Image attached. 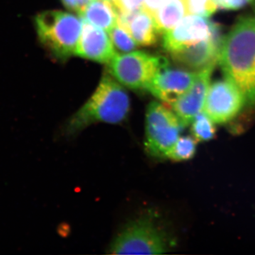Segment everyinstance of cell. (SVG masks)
Segmentation results:
<instances>
[{
  "mask_svg": "<svg viewBox=\"0 0 255 255\" xmlns=\"http://www.w3.org/2000/svg\"><path fill=\"white\" fill-rule=\"evenodd\" d=\"M217 24L211 22L206 17L188 14L169 31L163 33L162 46L171 53L212 38Z\"/></svg>",
  "mask_w": 255,
  "mask_h": 255,
  "instance_id": "ba28073f",
  "label": "cell"
},
{
  "mask_svg": "<svg viewBox=\"0 0 255 255\" xmlns=\"http://www.w3.org/2000/svg\"><path fill=\"white\" fill-rule=\"evenodd\" d=\"M221 28L215 30L212 38L169 53L172 59L179 65L195 72L214 68L219 61L223 43Z\"/></svg>",
  "mask_w": 255,
  "mask_h": 255,
  "instance_id": "30bf717a",
  "label": "cell"
},
{
  "mask_svg": "<svg viewBox=\"0 0 255 255\" xmlns=\"http://www.w3.org/2000/svg\"><path fill=\"white\" fill-rule=\"evenodd\" d=\"M219 61L226 78L255 105V14L240 18L223 40Z\"/></svg>",
  "mask_w": 255,
  "mask_h": 255,
  "instance_id": "6da1fadb",
  "label": "cell"
},
{
  "mask_svg": "<svg viewBox=\"0 0 255 255\" xmlns=\"http://www.w3.org/2000/svg\"><path fill=\"white\" fill-rule=\"evenodd\" d=\"M169 65L160 55L144 51L117 53L109 63V72L124 86L133 90H146L161 69Z\"/></svg>",
  "mask_w": 255,
  "mask_h": 255,
  "instance_id": "277c9868",
  "label": "cell"
},
{
  "mask_svg": "<svg viewBox=\"0 0 255 255\" xmlns=\"http://www.w3.org/2000/svg\"><path fill=\"white\" fill-rule=\"evenodd\" d=\"M166 0H145V9L155 15L157 10L162 6Z\"/></svg>",
  "mask_w": 255,
  "mask_h": 255,
  "instance_id": "603a6c76",
  "label": "cell"
},
{
  "mask_svg": "<svg viewBox=\"0 0 255 255\" xmlns=\"http://www.w3.org/2000/svg\"><path fill=\"white\" fill-rule=\"evenodd\" d=\"M198 72L164 67L147 87V91L169 106L173 105L191 88Z\"/></svg>",
  "mask_w": 255,
  "mask_h": 255,
  "instance_id": "9c48e42d",
  "label": "cell"
},
{
  "mask_svg": "<svg viewBox=\"0 0 255 255\" xmlns=\"http://www.w3.org/2000/svg\"><path fill=\"white\" fill-rule=\"evenodd\" d=\"M118 25L124 28L139 46H149L158 41L159 29L154 15L143 9L130 13L119 12Z\"/></svg>",
  "mask_w": 255,
  "mask_h": 255,
  "instance_id": "4fadbf2b",
  "label": "cell"
},
{
  "mask_svg": "<svg viewBox=\"0 0 255 255\" xmlns=\"http://www.w3.org/2000/svg\"><path fill=\"white\" fill-rule=\"evenodd\" d=\"M213 70L214 68H209L198 72L191 88L171 106L183 127L192 123L196 116L202 112Z\"/></svg>",
  "mask_w": 255,
  "mask_h": 255,
  "instance_id": "7c38bea8",
  "label": "cell"
},
{
  "mask_svg": "<svg viewBox=\"0 0 255 255\" xmlns=\"http://www.w3.org/2000/svg\"><path fill=\"white\" fill-rule=\"evenodd\" d=\"M188 14L187 0H166L156 11V22L163 35Z\"/></svg>",
  "mask_w": 255,
  "mask_h": 255,
  "instance_id": "9a60e30c",
  "label": "cell"
},
{
  "mask_svg": "<svg viewBox=\"0 0 255 255\" xmlns=\"http://www.w3.org/2000/svg\"><path fill=\"white\" fill-rule=\"evenodd\" d=\"M38 39L50 55L65 62L75 55L82 29V19L71 13L51 10L35 16Z\"/></svg>",
  "mask_w": 255,
  "mask_h": 255,
  "instance_id": "3957f363",
  "label": "cell"
},
{
  "mask_svg": "<svg viewBox=\"0 0 255 255\" xmlns=\"http://www.w3.org/2000/svg\"><path fill=\"white\" fill-rule=\"evenodd\" d=\"M109 33L114 46L121 51H132L139 46L132 37L118 24L112 28Z\"/></svg>",
  "mask_w": 255,
  "mask_h": 255,
  "instance_id": "ac0fdd59",
  "label": "cell"
},
{
  "mask_svg": "<svg viewBox=\"0 0 255 255\" xmlns=\"http://www.w3.org/2000/svg\"><path fill=\"white\" fill-rule=\"evenodd\" d=\"M214 122L204 112L196 116L191 123V131L198 141H209L216 135Z\"/></svg>",
  "mask_w": 255,
  "mask_h": 255,
  "instance_id": "e0dca14e",
  "label": "cell"
},
{
  "mask_svg": "<svg viewBox=\"0 0 255 255\" xmlns=\"http://www.w3.org/2000/svg\"><path fill=\"white\" fill-rule=\"evenodd\" d=\"M219 9L235 11L241 9L246 5L253 2V0H215Z\"/></svg>",
  "mask_w": 255,
  "mask_h": 255,
  "instance_id": "44dd1931",
  "label": "cell"
},
{
  "mask_svg": "<svg viewBox=\"0 0 255 255\" xmlns=\"http://www.w3.org/2000/svg\"><path fill=\"white\" fill-rule=\"evenodd\" d=\"M246 103L239 89L226 78L209 86L202 112L214 123L225 124L237 117Z\"/></svg>",
  "mask_w": 255,
  "mask_h": 255,
  "instance_id": "52a82bcc",
  "label": "cell"
},
{
  "mask_svg": "<svg viewBox=\"0 0 255 255\" xmlns=\"http://www.w3.org/2000/svg\"><path fill=\"white\" fill-rule=\"evenodd\" d=\"M196 150V139L191 136H179L167 153L166 159L179 162L193 158Z\"/></svg>",
  "mask_w": 255,
  "mask_h": 255,
  "instance_id": "2e32d148",
  "label": "cell"
},
{
  "mask_svg": "<svg viewBox=\"0 0 255 255\" xmlns=\"http://www.w3.org/2000/svg\"><path fill=\"white\" fill-rule=\"evenodd\" d=\"M169 250L168 240L152 220L130 223L116 237L110 248L112 255H162Z\"/></svg>",
  "mask_w": 255,
  "mask_h": 255,
  "instance_id": "5b68a950",
  "label": "cell"
},
{
  "mask_svg": "<svg viewBox=\"0 0 255 255\" xmlns=\"http://www.w3.org/2000/svg\"><path fill=\"white\" fill-rule=\"evenodd\" d=\"M184 128L172 110L163 103L152 102L145 116V148L149 155L165 158Z\"/></svg>",
  "mask_w": 255,
  "mask_h": 255,
  "instance_id": "8992f818",
  "label": "cell"
},
{
  "mask_svg": "<svg viewBox=\"0 0 255 255\" xmlns=\"http://www.w3.org/2000/svg\"><path fill=\"white\" fill-rule=\"evenodd\" d=\"M82 19V29L75 55L100 63H110L117 54L107 31Z\"/></svg>",
  "mask_w": 255,
  "mask_h": 255,
  "instance_id": "8fae6325",
  "label": "cell"
},
{
  "mask_svg": "<svg viewBox=\"0 0 255 255\" xmlns=\"http://www.w3.org/2000/svg\"><path fill=\"white\" fill-rule=\"evenodd\" d=\"M92 0H61L64 6L70 11L81 16Z\"/></svg>",
  "mask_w": 255,
  "mask_h": 255,
  "instance_id": "7402d4cb",
  "label": "cell"
},
{
  "mask_svg": "<svg viewBox=\"0 0 255 255\" xmlns=\"http://www.w3.org/2000/svg\"><path fill=\"white\" fill-rule=\"evenodd\" d=\"M111 1H112V0H111Z\"/></svg>",
  "mask_w": 255,
  "mask_h": 255,
  "instance_id": "d4e9b609",
  "label": "cell"
},
{
  "mask_svg": "<svg viewBox=\"0 0 255 255\" xmlns=\"http://www.w3.org/2000/svg\"><path fill=\"white\" fill-rule=\"evenodd\" d=\"M119 11L111 0H92L80 17L109 32L118 24Z\"/></svg>",
  "mask_w": 255,
  "mask_h": 255,
  "instance_id": "5bb4252c",
  "label": "cell"
},
{
  "mask_svg": "<svg viewBox=\"0 0 255 255\" xmlns=\"http://www.w3.org/2000/svg\"><path fill=\"white\" fill-rule=\"evenodd\" d=\"M129 110L127 92L110 74L105 73L93 95L70 118L66 131L73 135L94 124L121 123Z\"/></svg>",
  "mask_w": 255,
  "mask_h": 255,
  "instance_id": "7a4b0ae2",
  "label": "cell"
},
{
  "mask_svg": "<svg viewBox=\"0 0 255 255\" xmlns=\"http://www.w3.org/2000/svg\"><path fill=\"white\" fill-rule=\"evenodd\" d=\"M253 1H255V0H253Z\"/></svg>",
  "mask_w": 255,
  "mask_h": 255,
  "instance_id": "cb8c5ba5",
  "label": "cell"
},
{
  "mask_svg": "<svg viewBox=\"0 0 255 255\" xmlns=\"http://www.w3.org/2000/svg\"><path fill=\"white\" fill-rule=\"evenodd\" d=\"M188 14L209 17L219 7L215 0H187Z\"/></svg>",
  "mask_w": 255,
  "mask_h": 255,
  "instance_id": "d6986e66",
  "label": "cell"
},
{
  "mask_svg": "<svg viewBox=\"0 0 255 255\" xmlns=\"http://www.w3.org/2000/svg\"><path fill=\"white\" fill-rule=\"evenodd\" d=\"M119 12L130 13L145 7V0H112Z\"/></svg>",
  "mask_w": 255,
  "mask_h": 255,
  "instance_id": "ffe728a7",
  "label": "cell"
}]
</instances>
